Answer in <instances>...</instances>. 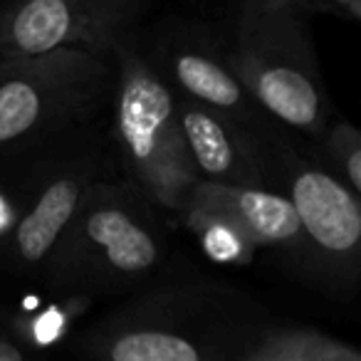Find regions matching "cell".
Masks as SVG:
<instances>
[{
	"label": "cell",
	"mask_w": 361,
	"mask_h": 361,
	"mask_svg": "<svg viewBox=\"0 0 361 361\" xmlns=\"http://www.w3.org/2000/svg\"><path fill=\"white\" fill-rule=\"evenodd\" d=\"M97 354L111 361H201L211 359L208 351L191 336L164 326L151 324L119 326L106 339L97 341Z\"/></svg>",
	"instance_id": "11"
},
{
	"label": "cell",
	"mask_w": 361,
	"mask_h": 361,
	"mask_svg": "<svg viewBox=\"0 0 361 361\" xmlns=\"http://www.w3.org/2000/svg\"><path fill=\"white\" fill-rule=\"evenodd\" d=\"M176 106L198 178L226 186H262L265 169L245 126L188 97H176Z\"/></svg>",
	"instance_id": "8"
},
{
	"label": "cell",
	"mask_w": 361,
	"mask_h": 361,
	"mask_svg": "<svg viewBox=\"0 0 361 361\" xmlns=\"http://www.w3.org/2000/svg\"><path fill=\"white\" fill-rule=\"evenodd\" d=\"M290 201L307 240V255L334 275H356L361 245L359 193L326 169L300 164L290 178Z\"/></svg>",
	"instance_id": "6"
},
{
	"label": "cell",
	"mask_w": 361,
	"mask_h": 361,
	"mask_svg": "<svg viewBox=\"0 0 361 361\" xmlns=\"http://www.w3.org/2000/svg\"><path fill=\"white\" fill-rule=\"evenodd\" d=\"M149 0H6L0 6V57L55 47L114 55L134 37Z\"/></svg>",
	"instance_id": "5"
},
{
	"label": "cell",
	"mask_w": 361,
	"mask_h": 361,
	"mask_svg": "<svg viewBox=\"0 0 361 361\" xmlns=\"http://www.w3.org/2000/svg\"><path fill=\"white\" fill-rule=\"evenodd\" d=\"M233 72L260 109L312 136L329 119L322 72L295 11L240 13Z\"/></svg>",
	"instance_id": "4"
},
{
	"label": "cell",
	"mask_w": 361,
	"mask_h": 361,
	"mask_svg": "<svg viewBox=\"0 0 361 361\" xmlns=\"http://www.w3.org/2000/svg\"><path fill=\"white\" fill-rule=\"evenodd\" d=\"M186 208L221 218L250 247H285L307 255L305 233L290 196L265 186H226L198 180Z\"/></svg>",
	"instance_id": "7"
},
{
	"label": "cell",
	"mask_w": 361,
	"mask_h": 361,
	"mask_svg": "<svg viewBox=\"0 0 361 361\" xmlns=\"http://www.w3.org/2000/svg\"><path fill=\"white\" fill-rule=\"evenodd\" d=\"M312 0H243V13H282L307 6ZM341 6H349L351 16H359V0H336Z\"/></svg>",
	"instance_id": "14"
},
{
	"label": "cell",
	"mask_w": 361,
	"mask_h": 361,
	"mask_svg": "<svg viewBox=\"0 0 361 361\" xmlns=\"http://www.w3.org/2000/svg\"><path fill=\"white\" fill-rule=\"evenodd\" d=\"M94 180L90 169H67L65 173L47 180V186L35 198L30 211L23 213L13 233V252L23 267L45 265Z\"/></svg>",
	"instance_id": "9"
},
{
	"label": "cell",
	"mask_w": 361,
	"mask_h": 361,
	"mask_svg": "<svg viewBox=\"0 0 361 361\" xmlns=\"http://www.w3.org/2000/svg\"><path fill=\"white\" fill-rule=\"evenodd\" d=\"M25 359V349L18 346L11 336H0V361H20Z\"/></svg>",
	"instance_id": "15"
},
{
	"label": "cell",
	"mask_w": 361,
	"mask_h": 361,
	"mask_svg": "<svg viewBox=\"0 0 361 361\" xmlns=\"http://www.w3.org/2000/svg\"><path fill=\"white\" fill-rule=\"evenodd\" d=\"M3 3H6V0H0V6H3Z\"/></svg>",
	"instance_id": "16"
},
{
	"label": "cell",
	"mask_w": 361,
	"mask_h": 361,
	"mask_svg": "<svg viewBox=\"0 0 361 361\" xmlns=\"http://www.w3.org/2000/svg\"><path fill=\"white\" fill-rule=\"evenodd\" d=\"M161 233L136 191L94 180L45 260L65 290H121L161 262Z\"/></svg>",
	"instance_id": "2"
},
{
	"label": "cell",
	"mask_w": 361,
	"mask_h": 361,
	"mask_svg": "<svg viewBox=\"0 0 361 361\" xmlns=\"http://www.w3.org/2000/svg\"><path fill=\"white\" fill-rule=\"evenodd\" d=\"M169 70L171 80L183 92V97L221 111L247 129L255 116L257 102L231 67L201 50H176L171 55Z\"/></svg>",
	"instance_id": "10"
},
{
	"label": "cell",
	"mask_w": 361,
	"mask_h": 361,
	"mask_svg": "<svg viewBox=\"0 0 361 361\" xmlns=\"http://www.w3.org/2000/svg\"><path fill=\"white\" fill-rule=\"evenodd\" d=\"M114 80V55L82 47L0 57V151L35 149L92 119Z\"/></svg>",
	"instance_id": "1"
},
{
	"label": "cell",
	"mask_w": 361,
	"mask_h": 361,
	"mask_svg": "<svg viewBox=\"0 0 361 361\" xmlns=\"http://www.w3.org/2000/svg\"><path fill=\"white\" fill-rule=\"evenodd\" d=\"M326 154L351 191H361V136L349 121L324 129Z\"/></svg>",
	"instance_id": "13"
},
{
	"label": "cell",
	"mask_w": 361,
	"mask_h": 361,
	"mask_svg": "<svg viewBox=\"0 0 361 361\" xmlns=\"http://www.w3.org/2000/svg\"><path fill=\"white\" fill-rule=\"evenodd\" d=\"M116 134L136 186L166 211H183L198 178L180 131L176 94L126 37L114 47Z\"/></svg>",
	"instance_id": "3"
},
{
	"label": "cell",
	"mask_w": 361,
	"mask_h": 361,
	"mask_svg": "<svg viewBox=\"0 0 361 361\" xmlns=\"http://www.w3.org/2000/svg\"><path fill=\"white\" fill-rule=\"evenodd\" d=\"M247 361H361V351L312 329H267L233 351Z\"/></svg>",
	"instance_id": "12"
}]
</instances>
